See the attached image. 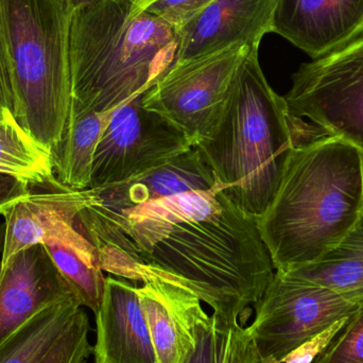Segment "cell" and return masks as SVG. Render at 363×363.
Here are the masks:
<instances>
[{
	"label": "cell",
	"instance_id": "obj_1",
	"mask_svg": "<svg viewBox=\"0 0 363 363\" xmlns=\"http://www.w3.org/2000/svg\"><path fill=\"white\" fill-rule=\"evenodd\" d=\"M86 209L83 226L104 272L140 283L142 267L159 271L224 323L245 326L274 275L257 218L216 185L117 215Z\"/></svg>",
	"mask_w": 363,
	"mask_h": 363
},
{
	"label": "cell",
	"instance_id": "obj_2",
	"mask_svg": "<svg viewBox=\"0 0 363 363\" xmlns=\"http://www.w3.org/2000/svg\"><path fill=\"white\" fill-rule=\"evenodd\" d=\"M362 211V153L322 135L294 147L258 230L275 270H289L338 245Z\"/></svg>",
	"mask_w": 363,
	"mask_h": 363
},
{
	"label": "cell",
	"instance_id": "obj_3",
	"mask_svg": "<svg viewBox=\"0 0 363 363\" xmlns=\"http://www.w3.org/2000/svg\"><path fill=\"white\" fill-rule=\"evenodd\" d=\"M253 47L241 64L215 127L194 145L216 187L256 218L272 202L296 145L322 134L294 116L269 84Z\"/></svg>",
	"mask_w": 363,
	"mask_h": 363
},
{
	"label": "cell",
	"instance_id": "obj_4",
	"mask_svg": "<svg viewBox=\"0 0 363 363\" xmlns=\"http://www.w3.org/2000/svg\"><path fill=\"white\" fill-rule=\"evenodd\" d=\"M176 28L140 0H97L69 29L70 106L108 112L155 84L176 62Z\"/></svg>",
	"mask_w": 363,
	"mask_h": 363
},
{
	"label": "cell",
	"instance_id": "obj_5",
	"mask_svg": "<svg viewBox=\"0 0 363 363\" xmlns=\"http://www.w3.org/2000/svg\"><path fill=\"white\" fill-rule=\"evenodd\" d=\"M65 0H0V55L12 91L13 115L52 157L72 102Z\"/></svg>",
	"mask_w": 363,
	"mask_h": 363
},
{
	"label": "cell",
	"instance_id": "obj_6",
	"mask_svg": "<svg viewBox=\"0 0 363 363\" xmlns=\"http://www.w3.org/2000/svg\"><path fill=\"white\" fill-rule=\"evenodd\" d=\"M362 305L288 271L275 270L254 305L255 318L247 330L260 363H283L294 350Z\"/></svg>",
	"mask_w": 363,
	"mask_h": 363
},
{
	"label": "cell",
	"instance_id": "obj_7",
	"mask_svg": "<svg viewBox=\"0 0 363 363\" xmlns=\"http://www.w3.org/2000/svg\"><path fill=\"white\" fill-rule=\"evenodd\" d=\"M284 98L294 116L306 117L363 155V35L302 64Z\"/></svg>",
	"mask_w": 363,
	"mask_h": 363
},
{
	"label": "cell",
	"instance_id": "obj_8",
	"mask_svg": "<svg viewBox=\"0 0 363 363\" xmlns=\"http://www.w3.org/2000/svg\"><path fill=\"white\" fill-rule=\"evenodd\" d=\"M253 47L239 45L174 64L145 91L143 106L179 128L194 147L215 127L235 77Z\"/></svg>",
	"mask_w": 363,
	"mask_h": 363
},
{
	"label": "cell",
	"instance_id": "obj_9",
	"mask_svg": "<svg viewBox=\"0 0 363 363\" xmlns=\"http://www.w3.org/2000/svg\"><path fill=\"white\" fill-rule=\"evenodd\" d=\"M143 95L111 113L94 155L89 188L129 180L194 148L179 128L143 106Z\"/></svg>",
	"mask_w": 363,
	"mask_h": 363
},
{
	"label": "cell",
	"instance_id": "obj_10",
	"mask_svg": "<svg viewBox=\"0 0 363 363\" xmlns=\"http://www.w3.org/2000/svg\"><path fill=\"white\" fill-rule=\"evenodd\" d=\"M91 190L30 192L4 211V260L36 245H57L99 264L97 250L79 221L91 202Z\"/></svg>",
	"mask_w": 363,
	"mask_h": 363
},
{
	"label": "cell",
	"instance_id": "obj_11",
	"mask_svg": "<svg viewBox=\"0 0 363 363\" xmlns=\"http://www.w3.org/2000/svg\"><path fill=\"white\" fill-rule=\"evenodd\" d=\"M138 291L157 363H184L196 347L200 326L208 319L202 301L172 277L140 269Z\"/></svg>",
	"mask_w": 363,
	"mask_h": 363
},
{
	"label": "cell",
	"instance_id": "obj_12",
	"mask_svg": "<svg viewBox=\"0 0 363 363\" xmlns=\"http://www.w3.org/2000/svg\"><path fill=\"white\" fill-rule=\"evenodd\" d=\"M69 298L74 294L46 247L21 250L0 273V345L43 309Z\"/></svg>",
	"mask_w": 363,
	"mask_h": 363
},
{
	"label": "cell",
	"instance_id": "obj_13",
	"mask_svg": "<svg viewBox=\"0 0 363 363\" xmlns=\"http://www.w3.org/2000/svg\"><path fill=\"white\" fill-rule=\"evenodd\" d=\"M272 32L319 59L363 35V0H277Z\"/></svg>",
	"mask_w": 363,
	"mask_h": 363
},
{
	"label": "cell",
	"instance_id": "obj_14",
	"mask_svg": "<svg viewBox=\"0 0 363 363\" xmlns=\"http://www.w3.org/2000/svg\"><path fill=\"white\" fill-rule=\"evenodd\" d=\"M277 0H213L191 21L178 29L174 64L230 47H259L272 32Z\"/></svg>",
	"mask_w": 363,
	"mask_h": 363
},
{
	"label": "cell",
	"instance_id": "obj_15",
	"mask_svg": "<svg viewBox=\"0 0 363 363\" xmlns=\"http://www.w3.org/2000/svg\"><path fill=\"white\" fill-rule=\"evenodd\" d=\"M138 283L108 275L96 315L95 363H157Z\"/></svg>",
	"mask_w": 363,
	"mask_h": 363
},
{
	"label": "cell",
	"instance_id": "obj_16",
	"mask_svg": "<svg viewBox=\"0 0 363 363\" xmlns=\"http://www.w3.org/2000/svg\"><path fill=\"white\" fill-rule=\"evenodd\" d=\"M215 185L211 168L198 150L191 148L129 180L89 188V207L99 213L117 215L177 194L209 190Z\"/></svg>",
	"mask_w": 363,
	"mask_h": 363
},
{
	"label": "cell",
	"instance_id": "obj_17",
	"mask_svg": "<svg viewBox=\"0 0 363 363\" xmlns=\"http://www.w3.org/2000/svg\"><path fill=\"white\" fill-rule=\"evenodd\" d=\"M112 111L96 112L70 106L63 138L52 153L55 176L62 187H91L94 155Z\"/></svg>",
	"mask_w": 363,
	"mask_h": 363
},
{
	"label": "cell",
	"instance_id": "obj_18",
	"mask_svg": "<svg viewBox=\"0 0 363 363\" xmlns=\"http://www.w3.org/2000/svg\"><path fill=\"white\" fill-rule=\"evenodd\" d=\"M285 271L363 304V211L345 238L319 259Z\"/></svg>",
	"mask_w": 363,
	"mask_h": 363
},
{
	"label": "cell",
	"instance_id": "obj_19",
	"mask_svg": "<svg viewBox=\"0 0 363 363\" xmlns=\"http://www.w3.org/2000/svg\"><path fill=\"white\" fill-rule=\"evenodd\" d=\"M0 174L31 187L66 189L55 176L52 157L17 123L11 111L0 113Z\"/></svg>",
	"mask_w": 363,
	"mask_h": 363
},
{
	"label": "cell",
	"instance_id": "obj_20",
	"mask_svg": "<svg viewBox=\"0 0 363 363\" xmlns=\"http://www.w3.org/2000/svg\"><path fill=\"white\" fill-rule=\"evenodd\" d=\"M80 307L69 298L36 313L0 345V363H38Z\"/></svg>",
	"mask_w": 363,
	"mask_h": 363
},
{
	"label": "cell",
	"instance_id": "obj_21",
	"mask_svg": "<svg viewBox=\"0 0 363 363\" xmlns=\"http://www.w3.org/2000/svg\"><path fill=\"white\" fill-rule=\"evenodd\" d=\"M184 363H260V357L247 328L211 315L199 328L196 347Z\"/></svg>",
	"mask_w": 363,
	"mask_h": 363
},
{
	"label": "cell",
	"instance_id": "obj_22",
	"mask_svg": "<svg viewBox=\"0 0 363 363\" xmlns=\"http://www.w3.org/2000/svg\"><path fill=\"white\" fill-rule=\"evenodd\" d=\"M89 315L80 307L55 345L38 363H87L94 347L89 340Z\"/></svg>",
	"mask_w": 363,
	"mask_h": 363
},
{
	"label": "cell",
	"instance_id": "obj_23",
	"mask_svg": "<svg viewBox=\"0 0 363 363\" xmlns=\"http://www.w3.org/2000/svg\"><path fill=\"white\" fill-rule=\"evenodd\" d=\"M313 363H363V305Z\"/></svg>",
	"mask_w": 363,
	"mask_h": 363
},
{
	"label": "cell",
	"instance_id": "obj_24",
	"mask_svg": "<svg viewBox=\"0 0 363 363\" xmlns=\"http://www.w3.org/2000/svg\"><path fill=\"white\" fill-rule=\"evenodd\" d=\"M151 14L180 29L213 0H140Z\"/></svg>",
	"mask_w": 363,
	"mask_h": 363
},
{
	"label": "cell",
	"instance_id": "obj_25",
	"mask_svg": "<svg viewBox=\"0 0 363 363\" xmlns=\"http://www.w3.org/2000/svg\"><path fill=\"white\" fill-rule=\"evenodd\" d=\"M350 317L342 318L339 321L335 322L330 328H326L321 334L313 337L311 340L294 350L290 355L286 357L283 363H313L315 360L328 349L335 337L345 328L349 321Z\"/></svg>",
	"mask_w": 363,
	"mask_h": 363
},
{
	"label": "cell",
	"instance_id": "obj_26",
	"mask_svg": "<svg viewBox=\"0 0 363 363\" xmlns=\"http://www.w3.org/2000/svg\"><path fill=\"white\" fill-rule=\"evenodd\" d=\"M30 192V186L25 182L0 174V215H4V211Z\"/></svg>",
	"mask_w": 363,
	"mask_h": 363
},
{
	"label": "cell",
	"instance_id": "obj_27",
	"mask_svg": "<svg viewBox=\"0 0 363 363\" xmlns=\"http://www.w3.org/2000/svg\"><path fill=\"white\" fill-rule=\"evenodd\" d=\"M13 108H14V104H13L12 91H11L6 67L0 55V113L4 111H11L13 113Z\"/></svg>",
	"mask_w": 363,
	"mask_h": 363
},
{
	"label": "cell",
	"instance_id": "obj_28",
	"mask_svg": "<svg viewBox=\"0 0 363 363\" xmlns=\"http://www.w3.org/2000/svg\"><path fill=\"white\" fill-rule=\"evenodd\" d=\"M4 235H6V224H0V273H1L2 260H4Z\"/></svg>",
	"mask_w": 363,
	"mask_h": 363
},
{
	"label": "cell",
	"instance_id": "obj_29",
	"mask_svg": "<svg viewBox=\"0 0 363 363\" xmlns=\"http://www.w3.org/2000/svg\"><path fill=\"white\" fill-rule=\"evenodd\" d=\"M66 2L70 4L74 8V10H78V9L83 8V6H89V4H93V2L97 1V0H65Z\"/></svg>",
	"mask_w": 363,
	"mask_h": 363
}]
</instances>
